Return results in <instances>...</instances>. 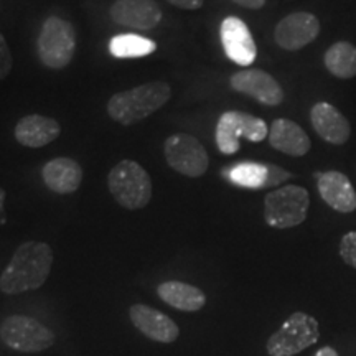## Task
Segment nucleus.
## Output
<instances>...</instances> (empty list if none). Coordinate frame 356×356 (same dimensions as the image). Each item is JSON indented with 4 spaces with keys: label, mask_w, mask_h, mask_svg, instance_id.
I'll list each match as a JSON object with an SVG mask.
<instances>
[{
    "label": "nucleus",
    "mask_w": 356,
    "mask_h": 356,
    "mask_svg": "<svg viewBox=\"0 0 356 356\" xmlns=\"http://www.w3.org/2000/svg\"><path fill=\"white\" fill-rule=\"evenodd\" d=\"M320 338L318 322L304 312H296L286 320L274 335L267 340L270 356H293L310 348Z\"/></svg>",
    "instance_id": "obj_6"
},
{
    "label": "nucleus",
    "mask_w": 356,
    "mask_h": 356,
    "mask_svg": "<svg viewBox=\"0 0 356 356\" xmlns=\"http://www.w3.org/2000/svg\"><path fill=\"white\" fill-rule=\"evenodd\" d=\"M0 340L8 348L20 353H40L51 348L55 343V333L37 318L10 315L0 323Z\"/></svg>",
    "instance_id": "obj_7"
},
{
    "label": "nucleus",
    "mask_w": 356,
    "mask_h": 356,
    "mask_svg": "<svg viewBox=\"0 0 356 356\" xmlns=\"http://www.w3.org/2000/svg\"><path fill=\"white\" fill-rule=\"evenodd\" d=\"M167 163L173 170L190 178H198L207 173L210 165L207 149L197 137L178 132L167 137L163 144Z\"/></svg>",
    "instance_id": "obj_9"
},
{
    "label": "nucleus",
    "mask_w": 356,
    "mask_h": 356,
    "mask_svg": "<svg viewBox=\"0 0 356 356\" xmlns=\"http://www.w3.org/2000/svg\"><path fill=\"white\" fill-rule=\"evenodd\" d=\"M320 33V20L310 12H293L284 17L274 29V42L279 48L297 51L315 42Z\"/></svg>",
    "instance_id": "obj_10"
},
{
    "label": "nucleus",
    "mask_w": 356,
    "mask_h": 356,
    "mask_svg": "<svg viewBox=\"0 0 356 356\" xmlns=\"http://www.w3.org/2000/svg\"><path fill=\"white\" fill-rule=\"evenodd\" d=\"M221 43L226 56L239 66H251L256 61L257 47L251 30L238 17H226L221 24Z\"/></svg>",
    "instance_id": "obj_14"
},
{
    "label": "nucleus",
    "mask_w": 356,
    "mask_h": 356,
    "mask_svg": "<svg viewBox=\"0 0 356 356\" xmlns=\"http://www.w3.org/2000/svg\"><path fill=\"white\" fill-rule=\"evenodd\" d=\"M325 68L338 79L356 76V47L350 42L333 43L323 55Z\"/></svg>",
    "instance_id": "obj_22"
},
{
    "label": "nucleus",
    "mask_w": 356,
    "mask_h": 356,
    "mask_svg": "<svg viewBox=\"0 0 356 356\" xmlns=\"http://www.w3.org/2000/svg\"><path fill=\"white\" fill-rule=\"evenodd\" d=\"M315 356H338V353L330 346H325V348H320Z\"/></svg>",
    "instance_id": "obj_29"
},
{
    "label": "nucleus",
    "mask_w": 356,
    "mask_h": 356,
    "mask_svg": "<svg viewBox=\"0 0 356 356\" xmlns=\"http://www.w3.org/2000/svg\"><path fill=\"white\" fill-rule=\"evenodd\" d=\"M15 139L19 144L40 149L51 144L61 134V126L56 119L42 114H29L22 118L15 126Z\"/></svg>",
    "instance_id": "obj_19"
},
{
    "label": "nucleus",
    "mask_w": 356,
    "mask_h": 356,
    "mask_svg": "<svg viewBox=\"0 0 356 356\" xmlns=\"http://www.w3.org/2000/svg\"><path fill=\"white\" fill-rule=\"evenodd\" d=\"M167 2L184 10H198L203 7L204 0H167Z\"/></svg>",
    "instance_id": "obj_26"
},
{
    "label": "nucleus",
    "mask_w": 356,
    "mask_h": 356,
    "mask_svg": "<svg viewBox=\"0 0 356 356\" xmlns=\"http://www.w3.org/2000/svg\"><path fill=\"white\" fill-rule=\"evenodd\" d=\"M229 84L236 92L252 97L264 106H279L286 97L277 79L262 70H244L231 74Z\"/></svg>",
    "instance_id": "obj_11"
},
{
    "label": "nucleus",
    "mask_w": 356,
    "mask_h": 356,
    "mask_svg": "<svg viewBox=\"0 0 356 356\" xmlns=\"http://www.w3.org/2000/svg\"><path fill=\"white\" fill-rule=\"evenodd\" d=\"M310 122L315 132L332 145H343L351 136L348 119L330 102H317L310 111Z\"/></svg>",
    "instance_id": "obj_17"
},
{
    "label": "nucleus",
    "mask_w": 356,
    "mask_h": 356,
    "mask_svg": "<svg viewBox=\"0 0 356 356\" xmlns=\"http://www.w3.org/2000/svg\"><path fill=\"white\" fill-rule=\"evenodd\" d=\"M129 317L137 330L159 343H173L180 335V328L168 315L149 305H132L129 309Z\"/></svg>",
    "instance_id": "obj_15"
},
{
    "label": "nucleus",
    "mask_w": 356,
    "mask_h": 356,
    "mask_svg": "<svg viewBox=\"0 0 356 356\" xmlns=\"http://www.w3.org/2000/svg\"><path fill=\"white\" fill-rule=\"evenodd\" d=\"M320 197L328 207L338 213H353L356 210V190L345 173L338 170L315 172Z\"/></svg>",
    "instance_id": "obj_16"
},
{
    "label": "nucleus",
    "mask_w": 356,
    "mask_h": 356,
    "mask_svg": "<svg viewBox=\"0 0 356 356\" xmlns=\"http://www.w3.org/2000/svg\"><path fill=\"white\" fill-rule=\"evenodd\" d=\"M6 198H7L6 190L0 188V226L6 222Z\"/></svg>",
    "instance_id": "obj_28"
},
{
    "label": "nucleus",
    "mask_w": 356,
    "mask_h": 356,
    "mask_svg": "<svg viewBox=\"0 0 356 356\" xmlns=\"http://www.w3.org/2000/svg\"><path fill=\"white\" fill-rule=\"evenodd\" d=\"M159 297L173 309L181 312H198L207 304V296L202 289L180 282V280H168L157 287Z\"/></svg>",
    "instance_id": "obj_21"
},
{
    "label": "nucleus",
    "mask_w": 356,
    "mask_h": 356,
    "mask_svg": "<svg viewBox=\"0 0 356 356\" xmlns=\"http://www.w3.org/2000/svg\"><path fill=\"white\" fill-rule=\"evenodd\" d=\"M12 65H13V60H12L10 48H8L6 37L0 33V79L7 78L8 74H10Z\"/></svg>",
    "instance_id": "obj_25"
},
{
    "label": "nucleus",
    "mask_w": 356,
    "mask_h": 356,
    "mask_svg": "<svg viewBox=\"0 0 356 356\" xmlns=\"http://www.w3.org/2000/svg\"><path fill=\"white\" fill-rule=\"evenodd\" d=\"M53 266V251L47 243L26 241L17 248L0 275V291L8 296L35 291L47 282Z\"/></svg>",
    "instance_id": "obj_1"
},
{
    "label": "nucleus",
    "mask_w": 356,
    "mask_h": 356,
    "mask_svg": "<svg viewBox=\"0 0 356 356\" xmlns=\"http://www.w3.org/2000/svg\"><path fill=\"white\" fill-rule=\"evenodd\" d=\"M340 256L345 261V264L356 269V231H350L341 238Z\"/></svg>",
    "instance_id": "obj_24"
},
{
    "label": "nucleus",
    "mask_w": 356,
    "mask_h": 356,
    "mask_svg": "<svg viewBox=\"0 0 356 356\" xmlns=\"http://www.w3.org/2000/svg\"><path fill=\"white\" fill-rule=\"evenodd\" d=\"M310 195L304 186L286 185L266 195L264 220L270 228L287 229L307 220Z\"/></svg>",
    "instance_id": "obj_5"
},
{
    "label": "nucleus",
    "mask_w": 356,
    "mask_h": 356,
    "mask_svg": "<svg viewBox=\"0 0 356 356\" xmlns=\"http://www.w3.org/2000/svg\"><path fill=\"white\" fill-rule=\"evenodd\" d=\"M157 50V44L152 40L140 37L136 33L118 35L109 42V51L115 58H142L149 56Z\"/></svg>",
    "instance_id": "obj_23"
},
{
    "label": "nucleus",
    "mask_w": 356,
    "mask_h": 356,
    "mask_svg": "<svg viewBox=\"0 0 356 356\" xmlns=\"http://www.w3.org/2000/svg\"><path fill=\"white\" fill-rule=\"evenodd\" d=\"M267 140L273 149L291 157H304L312 149V140L304 129L286 118L275 119L270 124Z\"/></svg>",
    "instance_id": "obj_18"
},
{
    "label": "nucleus",
    "mask_w": 356,
    "mask_h": 356,
    "mask_svg": "<svg viewBox=\"0 0 356 356\" xmlns=\"http://www.w3.org/2000/svg\"><path fill=\"white\" fill-rule=\"evenodd\" d=\"M108 188L115 202L126 210H142L152 200V180L140 163L122 160L111 168Z\"/></svg>",
    "instance_id": "obj_3"
},
{
    "label": "nucleus",
    "mask_w": 356,
    "mask_h": 356,
    "mask_svg": "<svg viewBox=\"0 0 356 356\" xmlns=\"http://www.w3.org/2000/svg\"><path fill=\"white\" fill-rule=\"evenodd\" d=\"M40 61L50 70H63L73 61L76 53V32L68 20L48 17L43 22L37 40Z\"/></svg>",
    "instance_id": "obj_4"
},
{
    "label": "nucleus",
    "mask_w": 356,
    "mask_h": 356,
    "mask_svg": "<svg viewBox=\"0 0 356 356\" xmlns=\"http://www.w3.org/2000/svg\"><path fill=\"white\" fill-rule=\"evenodd\" d=\"M269 136V127L264 119L256 118L252 114L239 113V111H228L221 114L216 124L215 139L221 154L233 155L239 150V139L249 142H262Z\"/></svg>",
    "instance_id": "obj_8"
},
{
    "label": "nucleus",
    "mask_w": 356,
    "mask_h": 356,
    "mask_svg": "<svg viewBox=\"0 0 356 356\" xmlns=\"http://www.w3.org/2000/svg\"><path fill=\"white\" fill-rule=\"evenodd\" d=\"M109 17L118 25L147 32L160 24L163 12L154 0H115L109 8Z\"/></svg>",
    "instance_id": "obj_13"
},
{
    "label": "nucleus",
    "mask_w": 356,
    "mask_h": 356,
    "mask_svg": "<svg viewBox=\"0 0 356 356\" xmlns=\"http://www.w3.org/2000/svg\"><path fill=\"white\" fill-rule=\"evenodd\" d=\"M233 2L244 8H251V10H257L266 6V0H233Z\"/></svg>",
    "instance_id": "obj_27"
},
{
    "label": "nucleus",
    "mask_w": 356,
    "mask_h": 356,
    "mask_svg": "<svg viewBox=\"0 0 356 356\" xmlns=\"http://www.w3.org/2000/svg\"><path fill=\"white\" fill-rule=\"evenodd\" d=\"M172 89L163 81L140 84L127 91L115 92L108 101V114L122 126H134L157 113L170 101Z\"/></svg>",
    "instance_id": "obj_2"
},
{
    "label": "nucleus",
    "mask_w": 356,
    "mask_h": 356,
    "mask_svg": "<svg viewBox=\"0 0 356 356\" xmlns=\"http://www.w3.org/2000/svg\"><path fill=\"white\" fill-rule=\"evenodd\" d=\"M222 177H226V180H229L233 185L243 186V188L262 190L284 184L289 178H292V173L277 165L241 162L222 170Z\"/></svg>",
    "instance_id": "obj_12"
},
{
    "label": "nucleus",
    "mask_w": 356,
    "mask_h": 356,
    "mask_svg": "<svg viewBox=\"0 0 356 356\" xmlns=\"http://www.w3.org/2000/svg\"><path fill=\"white\" fill-rule=\"evenodd\" d=\"M42 177L44 185L60 195L74 193L83 181V168L76 160L70 157H56L44 163Z\"/></svg>",
    "instance_id": "obj_20"
}]
</instances>
